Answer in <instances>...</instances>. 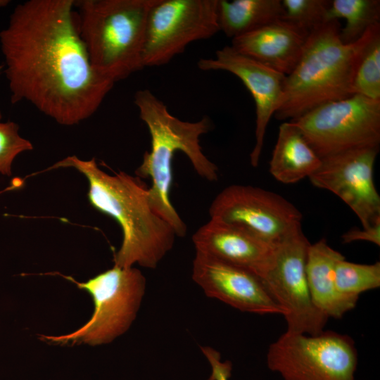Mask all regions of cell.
<instances>
[{
    "instance_id": "obj_17",
    "label": "cell",
    "mask_w": 380,
    "mask_h": 380,
    "mask_svg": "<svg viewBox=\"0 0 380 380\" xmlns=\"http://www.w3.org/2000/svg\"><path fill=\"white\" fill-rule=\"evenodd\" d=\"M345 257L321 239L308 248L306 275L311 298L317 309L328 318H341L357 300L342 296L335 284V267Z\"/></svg>"
},
{
    "instance_id": "obj_3",
    "label": "cell",
    "mask_w": 380,
    "mask_h": 380,
    "mask_svg": "<svg viewBox=\"0 0 380 380\" xmlns=\"http://www.w3.org/2000/svg\"><path fill=\"white\" fill-rule=\"evenodd\" d=\"M134 101L151 137V150L144 153L135 175L141 179H150L151 207L172 226L177 236H184L186 225L170 198L173 158L176 152L182 151L200 177L209 182L217 181L218 167L205 156L200 145V137L212 129V121L208 116L196 122L182 120L146 89L137 91Z\"/></svg>"
},
{
    "instance_id": "obj_26",
    "label": "cell",
    "mask_w": 380,
    "mask_h": 380,
    "mask_svg": "<svg viewBox=\"0 0 380 380\" xmlns=\"http://www.w3.org/2000/svg\"><path fill=\"white\" fill-rule=\"evenodd\" d=\"M343 243H350L357 241H365L380 246V220L369 227L353 228L342 234Z\"/></svg>"
},
{
    "instance_id": "obj_11",
    "label": "cell",
    "mask_w": 380,
    "mask_h": 380,
    "mask_svg": "<svg viewBox=\"0 0 380 380\" xmlns=\"http://www.w3.org/2000/svg\"><path fill=\"white\" fill-rule=\"evenodd\" d=\"M210 219L241 227L272 243L301 229L302 214L281 196L259 187L233 184L213 199Z\"/></svg>"
},
{
    "instance_id": "obj_2",
    "label": "cell",
    "mask_w": 380,
    "mask_h": 380,
    "mask_svg": "<svg viewBox=\"0 0 380 380\" xmlns=\"http://www.w3.org/2000/svg\"><path fill=\"white\" fill-rule=\"evenodd\" d=\"M59 167H73L82 174L89 182V203L120 224L122 241L114 255V265L157 267L172 248L177 235L151 207L148 185L125 172L108 174L98 166L94 158L84 160L68 156L47 170Z\"/></svg>"
},
{
    "instance_id": "obj_1",
    "label": "cell",
    "mask_w": 380,
    "mask_h": 380,
    "mask_svg": "<svg viewBox=\"0 0 380 380\" xmlns=\"http://www.w3.org/2000/svg\"><path fill=\"white\" fill-rule=\"evenodd\" d=\"M74 4L25 1L0 32L12 103L27 101L67 126L93 115L115 84L92 68L75 24Z\"/></svg>"
},
{
    "instance_id": "obj_23",
    "label": "cell",
    "mask_w": 380,
    "mask_h": 380,
    "mask_svg": "<svg viewBox=\"0 0 380 380\" xmlns=\"http://www.w3.org/2000/svg\"><path fill=\"white\" fill-rule=\"evenodd\" d=\"M282 19L308 33L328 22L329 0H281Z\"/></svg>"
},
{
    "instance_id": "obj_5",
    "label": "cell",
    "mask_w": 380,
    "mask_h": 380,
    "mask_svg": "<svg viewBox=\"0 0 380 380\" xmlns=\"http://www.w3.org/2000/svg\"><path fill=\"white\" fill-rule=\"evenodd\" d=\"M158 0H80V36L92 68L114 83L144 68L148 14Z\"/></svg>"
},
{
    "instance_id": "obj_4",
    "label": "cell",
    "mask_w": 380,
    "mask_h": 380,
    "mask_svg": "<svg viewBox=\"0 0 380 380\" xmlns=\"http://www.w3.org/2000/svg\"><path fill=\"white\" fill-rule=\"evenodd\" d=\"M339 20H330L308 35L302 55L286 75L283 102L274 117L295 120L327 102L353 95V72L360 39L346 44Z\"/></svg>"
},
{
    "instance_id": "obj_10",
    "label": "cell",
    "mask_w": 380,
    "mask_h": 380,
    "mask_svg": "<svg viewBox=\"0 0 380 380\" xmlns=\"http://www.w3.org/2000/svg\"><path fill=\"white\" fill-rule=\"evenodd\" d=\"M310 244L302 229L284 239L277 243L274 262L261 280L282 309L287 331L317 335L324 331L329 318L311 298L305 269Z\"/></svg>"
},
{
    "instance_id": "obj_25",
    "label": "cell",
    "mask_w": 380,
    "mask_h": 380,
    "mask_svg": "<svg viewBox=\"0 0 380 380\" xmlns=\"http://www.w3.org/2000/svg\"><path fill=\"white\" fill-rule=\"evenodd\" d=\"M201 349L210 365L211 374L215 380H229L232 372L231 362H222L220 354L214 348L205 346Z\"/></svg>"
},
{
    "instance_id": "obj_13",
    "label": "cell",
    "mask_w": 380,
    "mask_h": 380,
    "mask_svg": "<svg viewBox=\"0 0 380 380\" xmlns=\"http://www.w3.org/2000/svg\"><path fill=\"white\" fill-rule=\"evenodd\" d=\"M197 65L204 71L222 70L239 77L255 104V143L250 154L253 167L258 165L268 123L281 106L286 75L225 46L214 58H201Z\"/></svg>"
},
{
    "instance_id": "obj_20",
    "label": "cell",
    "mask_w": 380,
    "mask_h": 380,
    "mask_svg": "<svg viewBox=\"0 0 380 380\" xmlns=\"http://www.w3.org/2000/svg\"><path fill=\"white\" fill-rule=\"evenodd\" d=\"M353 94L380 100V24L371 27L360 39L355 56Z\"/></svg>"
},
{
    "instance_id": "obj_6",
    "label": "cell",
    "mask_w": 380,
    "mask_h": 380,
    "mask_svg": "<svg viewBox=\"0 0 380 380\" xmlns=\"http://www.w3.org/2000/svg\"><path fill=\"white\" fill-rule=\"evenodd\" d=\"M63 278L89 292L94 305L89 321L76 331L61 336L41 335L40 338L57 344L98 346L112 342L132 324L144 298L146 280L133 267L115 265L85 282L70 276Z\"/></svg>"
},
{
    "instance_id": "obj_28",
    "label": "cell",
    "mask_w": 380,
    "mask_h": 380,
    "mask_svg": "<svg viewBox=\"0 0 380 380\" xmlns=\"http://www.w3.org/2000/svg\"><path fill=\"white\" fill-rule=\"evenodd\" d=\"M3 68H4V65H0V73H1ZM1 118H2V115H1V113L0 112V120L1 119Z\"/></svg>"
},
{
    "instance_id": "obj_9",
    "label": "cell",
    "mask_w": 380,
    "mask_h": 380,
    "mask_svg": "<svg viewBox=\"0 0 380 380\" xmlns=\"http://www.w3.org/2000/svg\"><path fill=\"white\" fill-rule=\"evenodd\" d=\"M218 32L217 0H158L147 17L143 66L164 65Z\"/></svg>"
},
{
    "instance_id": "obj_29",
    "label": "cell",
    "mask_w": 380,
    "mask_h": 380,
    "mask_svg": "<svg viewBox=\"0 0 380 380\" xmlns=\"http://www.w3.org/2000/svg\"><path fill=\"white\" fill-rule=\"evenodd\" d=\"M207 380H215L213 376L211 374Z\"/></svg>"
},
{
    "instance_id": "obj_27",
    "label": "cell",
    "mask_w": 380,
    "mask_h": 380,
    "mask_svg": "<svg viewBox=\"0 0 380 380\" xmlns=\"http://www.w3.org/2000/svg\"><path fill=\"white\" fill-rule=\"evenodd\" d=\"M9 3V1L7 0H0V7H4L8 5Z\"/></svg>"
},
{
    "instance_id": "obj_18",
    "label": "cell",
    "mask_w": 380,
    "mask_h": 380,
    "mask_svg": "<svg viewBox=\"0 0 380 380\" xmlns=\"http://www.w3.org/2000/svg\"><path fill=\"white\" fill-rule=\"evenodd\" d=\"M321 158L292 120L283 122L270 161V172L286 184L309 177L320 166Z\"/></svg>"
},
{
    "instance_id": "obj_14",
    "label": "cell",
    "mask_w": 380,
    "mask_h": 380,
    "mask_svg": "<svg viewBox=\"0 0 380 380\" xmlns=\"http://www.w3.org/2000/svg\"><path fill=\"white\" fill-rule=\"evenodd\" d=\"M192 279L207 296L240 311L284 315L258 276L209 255L196 251Z\"/></svg>"
},
{
    "instance_id": "obj_22",
    "label": "cell",
    "mask_w": 380,
    "mask_h": 380,
    "mask_svg": "<svg viewBox=\"0 0 380 380\" xmlns=\"http://www.w3.org/2000/svg\"><path fill=\"white\" fill-rule=\"evenodd\" d=\"M335 284L342 296L357 300L362 293L380 286V262L358 264L342 258L336 265Z\"/></svg>"
},
{
    "instance_id": "obj_24",
    "label": "cell",
    "mask_w": 380,
    "mask_h": 380,
    "mask_svg": "<svg viewBox=\"0 0 380 380\" xmlns=\"http://www.w3.org/2000/svg\"><path fill=\"white\" fill-rule=\"evenodd\" d=\"M18 125L11 121L0 122V173L10 176L11 165L20 153L33 149L32 143L18 134Z\"/></svg>"
},
{
    "instance_id": "obj_7",
    "label": "cell",
    "mask_w": 380,
    "mask_h": 380,
    "mask_svg": "<svg viewBox=\"0 0 380 380\" xmlns=\"http://www.w3.org/2000/svg\"><path fill=\"white\" fill-rule=\"evenodd\" d=\"M267 365L283 380H354L357 352L348 335L286 331L270 345Z\"/></svg>"
},
{
    "instance_id": "obj_12",
    "label": "cell",
    "mask_w": 380,
    "mask_h": 380,
    "mask_svg": "<svg viewBox=\"0 0 380 380\" xmlns=\"http://www.w3.org/2000/svg\"><path fill=\"white\" fill-rule=\"evenodd\" d=\"M379 149L357 148L326 156L308 177L313 186L339 197L357 215L363 228L380 220V196L374 182Z\"/></svg>"
},
{
    "instance_id": "obj_21",
    "label": "cell",
    "mask_w": 380,
    "mask_h": 380,
    "mask_svg": "<svg viewBox=\"0 0 380 380\" xmlns=\"http://www.w3.org/2000/svg\"><path fill=\"white\" fill-rule=\"evenodd\" d=\"M328 21L346 20L341 28L340 38L343 44H351L360 40L373 26L380 24L379 0H333L327 15Z\"/></svg>"
},
{
    "instance_id": "obj_15",
    "label": "cell",
    "mask_w": 380,
    "mask_h": 380,
    "mask_svg": "<svg viewBox=\"0 0 380 380\" xmlns=\"http://www.w3.org/2000/svg\"><path fill=\"white\" fill-rule=\"evenodd\" d=\"M192 241L196 251L248 270L260 279L274 262L277 245L214 219L201 226Z\"/></svg>"
},
{
    "instance_id": "obj_16",
    "label": "cell",
    "mask_w": 380,
    "mask_h": 380,
    "mask_svg": "<svg viewBox=\"0 0 380 380\" xmlns=\"http://www.w3.org/2000/svg\"><path fill=\"white\" fill-rule=\"evenodd\" d=\"M310 33L280 18L232 39L231 46L285 75L298 62Z\"/></svg>"
},
{
    "instance_id": "obj_19",
    "label": "cell",
    "mask_w": 380,
    "mask_h": 380,
    "mask_svg": "<svg viewBox=\"0 0 380 380\" xmlns=\"http://www.w3.org/2000/svg\"><path fill=\"white\" fill-rule=\"evenodd\" d=\"M281 0H217L220 31L232 39L282 18Z\"/></svg>"
},
{
    "instance_id": "obj_8",
    "label": "cell",
    "mask_w": 380,
    "mask_h": 380,
    "mask_svg": "<svg viewBox=\"0 0 380 380\" xmlns=\"http://www.w3.org/2000/svg\"><path fill=\"white\" fill-rule=\"evenodd\" d=\"M292 121L321 158L353 148L379 147L380 100L353 94L317 106Z\"/></svg>"
}]
</instances>
